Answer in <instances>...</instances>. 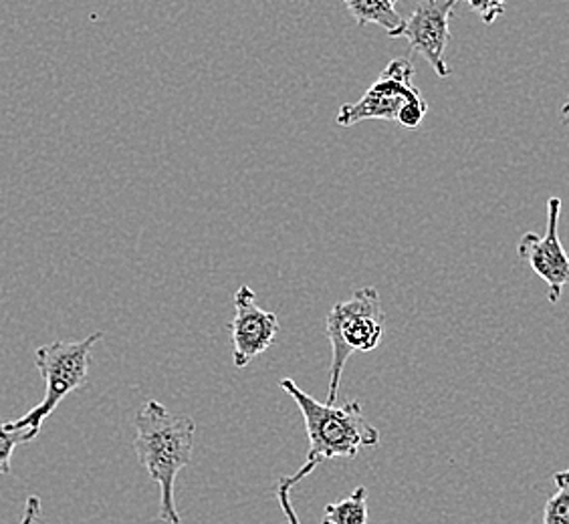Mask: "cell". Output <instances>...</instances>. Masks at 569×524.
<instances>
[{
	"label": "cell",
	"mask_w": 569,
	"mask_h": 524,
	"mask_svg": "<svg viewBox=\"0 0 569 524\" xmlns=\"http://www.w3.org/2000/svg\"><path fill=\"white\" fill-rule=\"evenodd\" d=\"M33 430H7L0 426V476L11 474L12 452L19 444H29L34 440Z\"/></svg>",
	"instance_id": "obj_12"
},
{
	"label": "cell",
	"mask_w": 569,
	"mask_h": 524,
	"mask_svg": "<svg viewBox=\"0 0 569 524\" xmlns=\"http://www.w3.org/2000/svg\"><path fill=\"white\" fill-rule=\"evenodd\" d=\"M343 2L350 9L351 17L356 19L358 27L378 24L388 37H392L405 24L402 14L396 11L398 0H343Z\"/></svg>",
	"instance_id": "obj_9"
},
{
	"label": "cell",
	"mask_w": 569,
	"mask_h": 524,
	"mask_svg": "<svg viewBox=\"0 0 569 524\" xmlns=\"http://www.w3.org/2000/svg\"><path fill=\"white\" fill-rule=\"evenodd\" d=\"M329 345H331V372H329L328 402L336 404L340 392L343 367L356 351H373L382 343L386 333V315L378 289L366 286L338 303L328 315Z\"/></svg>",
	"instance_id": "obj_3"
},
{
	"label": "cell",
	"mask_w": 569,
	"mask_h": 524,
	"mask_svg": "<svg viewBox=\"0 0 569 524\" xmlns=\"http://www.w3.org/2000/svg\"><path fill=\"white\" fill-rule=\"evenodd\" d=\"M136 442L138 462L160 488L158 518L166 524H180L176 508V476L187 468L194 452L197 424L192 417L176 415L166 405L150 400L136 414Z\"/></svg>",
	"instance_id": "obj_1"
},
{
	"label": "cell",
	"mask_w": 569,
	"mask_h": 524,
	"mask_svg": "<svg viewBox=\"0 0 569 524\" xmlns=\"http://www.w3.org/2000/svg\"><path fill=\"white\" fill-rule=\"evenodd\" d=\"M326 518L333 524H370L368 514V488L358 486L340 503L326 506Z\"/></svg>",
	"instance_id": "obj_10"
},
{
	"label": "cell",
	"mask_w": 569,
	"mask_h": 524,
	"mask_svg": "<svg viewBox=\"0 0 569 524\" xmlns=\"http://www.w3.org/2000/svg\"><path fill=\"white\" fill-rule=\"evenodd\" d=\"M293 486L296 484L291 481V476H283L279 484H277V501L281 504V511H283L284 518H287V524H301L299 518H297L296 508L291 504V488Z\"/></svg>",
	"instance_id": "obj_14"
},
{
	"label": "cell",
	"mask_w": 569,
	"mask_h": 524,
	"mask_svg": "<svg viewBox=\"0 0 569 524\" xmlns=\"http://www.w3.org/2000/svg\"><path fill=\"white\" fill-rule=\"evenodd\" d=\"M561 200L549 198L548 230L543 236L527 232L519 241L517 252L531 266V271L548 284L549 303H558L563 286L569 283V256L559 241Z\"/></svg>",
	"instance_id": "obj_7"
},
{
	"label": "cell",
	"mask_w": 569,
	"mask_h": 524,
	"mask_svg": "<svg viewBox=\"0 0 569 524\" xmlns=\"http://www.w3.org/2000/svg\"><path fill=\"white\" fill-rule=\"evenodd\" d=\"M41 514V498L39 496H29L24 503V514H22L21 524H34Z\"/></svg>",
	"instance_id": "obj_15"
},
{
	"label": "cell",
	"mask_w": 569,
	"mask_h": 524,
	"mask_svg": "<svg viewBox=\"0 0 569 524\" xmlns=\"http://www.w3.org/2000/svg\"><path fill=\"white\" fill-rule=\"evenodd\" d=\"M279 385L296 400L306 420L309 452L303 466L311 472L326 460L356 458L361 449L380 444V432L366 420L360 402L336 407V404H321L311 397L291 377H284Z\"/></svg>",
	"instance_id": "obj_2"
},
{
	"label": "cell",
	"mask_w": 569,
	"mask_h": 524,
	"mask_svg": "<svg viewBox=\"0 0 569 524\" xmlns=\"http://www.w3.org/2000/svg\"><path fill=\"white\" fill-rule=\"evenodd\" d=\"M232 361L242 370L254 357L269 350L279 333V319L257 305V295L249 284L234 293V318L229 323Z\"/></svg>",
	"instance_id": "obj_8"
},
{
	"label": "cell",
	"mask_w": 569,
	"mask_h": 524,
	"mask_svg": "<svg viewBox=\"0 0 569 524\" xmlns=\"http://www.w3.org/2000/svg\"><path fill=\"white\" fill-rule=\"evenodd\" d=\"M563 115H566V118L569 120V103L566 105V108H563Z\"/></svg>",
	"instance_id": "obj_16"
},
{
	"label": "cell",
	"mask_w": 569,
	"mask_h": 524,
	"mask_svg": "<svg viewBox=\"0 0 569 524\" xmlns=\"http://www.w3.org/2000/svg\"><path fill=\"white\" fill-rule=\"evenodd\" d=\"M469 9L479 14L485 24H493L505 12V0H467Z\"/></svg>",
	"instance_id": "obj_13"
},
{
	"label": "cell",
	"mask_w": 569,
	"mask_h": 524,
	"mask_svg": "<svg viewBox=\"0 0 569 524\" xmlns=\"http://www.w3.org/2000/svg\"><path fill=\"white\" fill-rule=\"evenodd\" d=\"M459 0H418L410 19L390 39L402 37L410 49L435 69L440 79L450 75L447 47L450 41V17Z\"/></svg>",
	"instance_id": "obj_6"
},
{
	"label": "cell",
	"mask_w": 569,
	"mask_h": 524,
	"mask_svg": "<svg viewBox=\"0 0 569 524\" xmlns=\"http://www.w3.org/2000/svg\"><path fill=\"white\" fill-rule=\"evenodd\" d=\"M415 73L410 59H392L360 101L341 105L336 123L351 128L360 121L390 120L406 130H417L427 118L428 103L415 88Z\"/></svg>",
	"instance_id": "obj_4"
},
{
	"label": "cell",
	"mask_w": 569,
	"mask_h": 524,
	"mask_svg": "<svg viewBox=\"0 0 569 524\" xmlns=\"http://www.w3.org/2000/svg\"><path fill=\"white\" fill-rule=\"evenodd\" d=\"M558 491L546 503L543 524H569V468L553 474Z\"/></svg>",
	"instance_id": "obj_11"
},
{
	"label": "cell",
	"mask_w": 569,
	"mask_h": 524,
	"mask_svg": "<svg viewBox=\"0 0 569 524\" xmlns=\"http://www.w3.org/2000/svg\"><path fill=\"white\" fill-rule=\"evenodd\" d=\"M321 524H333V523H331V521H328V518H323V523H321Z\"/></svg>",
	"instance_id": "obj_17"
},
{
	"label": "cell",
	"mask_w": 569,
	"mask_h": 524,
	"mask_svg": "<svg viewBox=\"0 0 569 524\" xmlns=\"http://www.w3.org/2000/svg\"><path fill=\"white\" fill-rule=\"evenodd\" d=\"M103 339L101 331L91 333L81 341H56L39 347L34 353L37 372L44 380L43 402L34 405L31 412L4 424L7 430H33L34 436L41 434V426L49 415L53 414L57 405L66 400L69 393L77 392L88 383L89 363L93 345Z\"/></svg>",
	"instance_id": "obj_5"
}]
</instances>
